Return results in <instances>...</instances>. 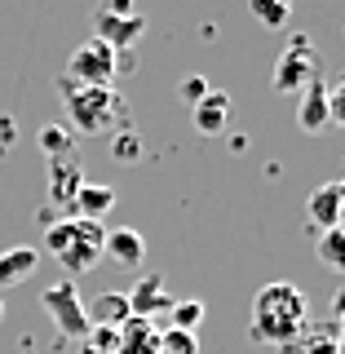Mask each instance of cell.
<instances>
[{"instance_id":"6da1fadb","label":"cell","mask_w":345,"mask_h":354,"mask_svg":"<svg viewBox=\"0 0 345 354\" xmlns=\"http://www.w3.org/2000/svg\"><path fill=\"white\" fill-rule=\"evenodd\" d=\"M310 324V301L297 283L288 279H274L265 283L257 297H252V310H248V337L261 341V346H288Z\"/></svg>"},{"instance_id":"7a4b0ae2","label":"cell","mask_w":345,"mask_h":354,"mask_svg":"<svg viewBox=\"0 0 345 354\" xmlns=\"http://www.w3.org/2000/svg\"><path fill=\"white\" fill-rule=\"evenodd\" d=\"M102 243H106V226L93 217H62L44 230V248L53 252V261L62 266L66 274H88L97 261H102Z\"/></svg>"},{"instance_id":"3957f363","label":"cell","mask_w":345,"mask_h":354,"mask_svg":"<svg viewBox=\"0 0 345 354\" xmlns=\"http://www.w3.org/2000/svg\"><path fill=\"white\" fill-rule=\"evenodd\" d=\"M62 102H66V115L80 133H106L115 129L120 120H129L124 111V97L115 88H93V84H71L62 75Z\"/></svg>"},{"instance_id":"277c9868","label":"cell","mask_w":345,"mask_h":354,"mask_svg":"<svg viewBox=\"0 0 345 354\" xmlns=\"http://www.w3.org/2000/svg\"><path fill=\"white\" fill-rule=\"evenodd\" d=\"M142 31H147V14H142L133 0H106L93 14V40L111 44L115 53L133 49V44L142 40Z\"/></svg>"},{"instance_id":"5b68a950","label":"cell","mask_w":345,"mask_h":354,"mask_svg":"<svg viewBox=\"0 0 345 354\" xmlns=\"http://www.w3.org/2000/svg\"><path fill=\"white\" fill-rule=\"evenodd\" d=\"M66 80L71 84H93V88H111L115 80V49L88 36L84 44H75L66 58Z\"/></svg>"},{"instance_id":"8992f818","label":"cell","mask_w":345,"mask_h":354,"mask_svg":"<svg viewBox=\"0 0 345 354\" xmlns=\"http://www.w3.org/2000/svg\"><path fill=\"white\" fill-rule=\"evenodd\" d=\"M310 80H319V53L310 40H292L288 49L279 53V62H274V88L279 93H301Z\"/></svg>"},{"instance_id":"52a82bcc","label":"cell","mask_w":345,"mask_h":354,"mask_svg":"<svg viewBox=\"0 0 345 354\" xmlns=\"http://www.w3.org/2000/svg\"><path fill=\"white\" fill-rule=\"evenodd\" d=\"M40 306L58 319V328L66 332V337H84V332H88V315H84V301H80V292H75V283L44 288V292H40Z\"/></svg>"},{"instance_id":"ba28073f","label":"cell","mask_w":345,"mask_h":354,"mask_svg":"<svg viewBox=\"0 0 345 354\" xmlns=\"http://www.w3.org/2000/svg\"><path fill=\"white\" fill-rule=\"evenodd\" d=\"M230 115H235V102H230V93H221V88H208L191 106V124H195V133H204V138H221V133L230 129Z\"/></svg>"},{"instance_id":"9c48e42d","label":"cell","mask_w":345,"mask_h":354,"mask_svg":"<svg viewBox=\"0 0 345 354\" xmlns=\"http://www.w3.org/2000/svg\"><path fill=\"white\" fill-rule=\"evenodd\" d=\"M40 270V248L31 243H14V248H0V288L27 283Z\"/></svg>"},{"instance_id":"30bf717a","label":"cell","mask_w":345,"mask_h":354,"mask_svg":"<svg viewBox=\"0 0 345 354\" xmlns=\"http://www.w3.org/2000/svg\"><path fill=\"white\" fill-rule=\"evenodd\" d=\"M169 283H164V274H142L138 283H133V292H129V310L133 315H142V319H151V315H160V310H169Z\"/></svg>"},{"instance_id":"8fae6325","label":"cell","mask_w":345,"mask_h":354,"mask_svg":"<svg viewBox=\"0 0 345 354\" xmlns=\"http://www.w3.org/2000/svg\"><path fill=\"white\" fill-rule=\"evenodd\" d=\"M102 257H111L115 266H124V270H138L142 257H147V239L138 235V230H106V243H102Z\"/></svg>"},{"instance_id":"7c38bea8","label":"cell","mask_w":345,"mask_h":354,"mask_svg":"<svg viewBox=\"0 0 345 354\" xmlns=\"http://www.w3.org/2000/svg\"><path fill=\"white\" fill-rule=\"evenodd\" d=\"M328 124V80L319 75V80H310L301 88V106H297V129L306 133H319Z\"/></svg>"},{"instance_id":"4fadbf2b","label":"cell","mask_w":345,"mask_h":354,"mask_svg":"<svg viewBox=\"0 0 345 354\" xmlns=\"http://www.w3.org/2000/svg\"><path fill=\"white\" fill-rule=\"evenodd\" d=\"M283 354H341L337 350V328L332 324H306L288 346H279Z\"/></svg>"},{"instance_id":"5bb4252c","label":"cell","mask_w":345,"mask_h":354,"mask_svg":"<svg viewBox=\"0 0 345 354\" xmlns=\"http://www.w3.org/2000/svg\"><path fill=\"white\" fill-rule=\"evenodd\" d=\"M111 208H115V191L102 182H84L80 191H75L71 199V217H93V221H102Z\"/></svg>"},{"instance_id":"9a60e30c","label":"cell","mask_w":345,"mask_h":354,"mask_svg":"<svg viewBox=\"0 0 345 354\" xmlns=\"http://www.w3.org/2000/svg\"><path fill=\"white\" fill-rule=\"evenodd\" d=\"M84 315H88V328H93V324H97V328H120V324L133 315V310H129V297H124V292H102L93 306L84 310Z\"/></svg>"},{"instance_id":"2e32d148","label":"cell","mask_w":345,"mask_h":354,"mask_svg":"<svg viewBox=\"0 0 345 354\" xmlns=\"http://www.w3.org/2000/svg\"><path fill=\"white\" fill-rule=\"evenodd\" d=\"M248 14L261 22V27L279 31L288 27V18H292V0H248Z\"/></svg>"},{"instance_id":"e0dca14e","label":"cell","mask_w":345,"mask_h":354,"mask_svg":"<svg viewBox=\"0 0 345 354\" xmlns=\"http://www.w3.org/2000/svg\"><path fill=\"white\" fill-rule=\"evenodd\" d=\"M337 208H341V191H337V186L315 191V199H310V217H315V226L332 230V226H337Z\"/></svg>"},{"instance_id":"ac0fdd59","label":"cell","mask_w":345,"mask_h":354,"mask_svg":"<svg viewBox=\"0 0 345 354\" xmlns=\"http://www.w3.org/2000/svg\"><path fill=\"white\" fill-rule=\"evenodd\" d=\"M199 324H204V301H173L169 306V328L199 332Z\"/></svg>"},{"instance_id":"d6986e66","label":"cell","mask_w":345,"mask_h":354,"mask_svg":"<svg viewBox=\"0 0 345 354\" xmlns=\"http://www.w3.org/2000/svg\"><path fill=\"white\" fill-rule=\"evenodd\" d=\"M160 350H164V354H199V337H195V332L169 328V332L160 337Z\"/></svg>"},{"instance_id":"ffe728a7","label":"cell","mask_w":345,"mask_h":354,"mask_svg":"<svg viewBox=\"0 0 345 354\" xmlns=\"http://www.w3.org/2000/svg\"><path fill=\"white\" fill-rule=\"evenodd\" d=\"M319 257H324L328 266H341V270H345V230H341V226H332L328 235H324V248H319Z\"/></svg>"},{"instance_id":"44dd1931","label":"cell","mask_w":345,"mask_h":354,"mask_svg":"<svg viewBox=\"0 0 345 354\" xmlns=\"http://www.w3.org/2000/svg\"><path fill=\"white\" fill-rule=\"evenodd\" d=\"M40 147H44V155H53V160H71V138H66L62 129H44Z\"/></svg>"},{"instance_id":"7402d4cb","label":"cell","mask_w":345,"mask_h":354,"mask_svg":"<svg viewBox=\"0 0 345 354\" xmlns=\"http://www.w3.org/2000/svg\"><path fill=\"white\" fill-rule=\"evenodd\" d=\"M328 124H341L345 129V75L337 84H328Z\"/></svg>"},{"instance_id":"603a6c76","label":"cell","mask_w":345,"mask_h":354,"mask_svg":"<svg viewBox=\"0 0 345 354\" xmlns=\"http://www.w3.org/2000/svg\"><path fill=\"white\" fill-rule=\"evenodd\" d=\"M133 133H115V147H111V155H115V160H133V155H138V147H133Z\"/></svg>"},{"instance_id":"cb8c5ba5","label":"cell","mask_w":345,"mask_h":354,"mask_svg":"<svg viewBox=\"0 0 345 354\" xmlns=\"http://www.w3.org/2000/svg\"><path fill=\"white\" fill-rule=\"evenodd\" d=\"M204 93H208V84H204V80H182V97H186V106H195Z\"/></svg>"},{"instance_id":"d4e9b609","label":"cell","mask_w":345,"mask_h":354,"mask_svg":"<svg viewBox=\"0 0 345 354\" xmlns=\"http://www.w3.org/2000/svg\"><path fill=\"white\" fill-rule=\"evenodd\" d=\"M332 328H345V292L332 301Z\"/></svg>"},{"instance_id":"484cf974","label":"cell","mask_w":345,"mask_h":354,"mask_svg":"<svg viewBox=\"0 0 345 354\" xmlns=\"http://www.w3.org/2000/svg\"><path fill=\"white\" fill-rule=\"evenodd\" d=\"M337 350L345 354V328H337Z\"/></svg>"}]
</instances>
